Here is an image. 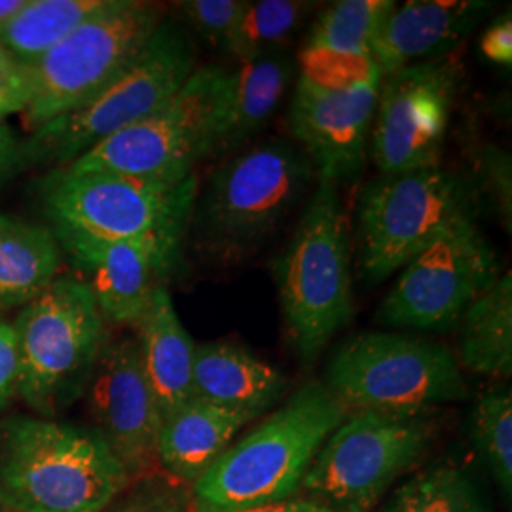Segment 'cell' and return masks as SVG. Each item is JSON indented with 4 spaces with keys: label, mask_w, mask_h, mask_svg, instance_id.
Listing matches in <instances>:
<instances>
[{
    "label": "cell",
    "mask_w": 512,
    "mask_h": 512,
    "mask_svg": "<svg viewBox=\"0 0 512 512\" xmlns=\"http://www.w3.org/2000/svg\"><path fill=\"white\" fill-rule=\"evenodd\" d=\"M471 437L476 454L494 476L507 501L512 495V395L497 389L478 399L471 416Z\"/></svg>",
    "instance_id": "cell-29"
},
{
    "label": "cell",
    "mask_w": 512,
    "mask_h": 512,
    "mask_svg": "<svg viewBox=\"0 0 512 512\" xmlns=\"http://www.w3.org/2000/svg\"><path fill=\"white\" fill-rule=\"evenodd\" d=\"M198 69L196 44L181 21L164 18L145 50L105 92L82 109L65 114L21 143L25 165L63 169L129 128L183 88Z\"/></svg>",
    "instance_id": "cell-5"
},
{
    "label": "cell",
    "mask_w": 512,
    "mask_h": 512,
    "mask_svg": "<svg viewBox=\"0 0 512 512\" xmlns=\"http://www.w3.org/2000/svg\"><path fill=\"white\" fill-rule=\"evenodd\" d=\"M315 6V2L304 0L245 2L224 52L238 61L281 52L283 44L302 29Z\"/></svg>",
    "instance_id": "cell-27"
},
{
    "label": "cell",
    "mask_w": 512,
    "mask_h": 512,
    "mask_svg": "<svg viewBox=\"0 0 512 512\" xmlns=\"http://www.w3.org/2000/svg\"><path fill=\"white\" fill-rule=\"evenodd\" d=\"M459 361L471 372L509 378L512 372V275L501 274L494 285L463 313Z\"/></svg>",
    "instance_id": "cell-24"
},
{
    "label": "cell",
    "mask_w": 512,
    "mask_h": 512,
    "mask_svg": "<svg viewBox=\"0 0 512 512\" xmlns=\"http://www.w3.org/2000/svg\"><path fill=\"white\" fill-rule=\"evenodd\" d=\"M275 281L289 338L304 365L353 317L348 215L338 184L319 177L293 239L275 260Z\"/></svg>",
    "instance_id": "cell-4"
},
{
    "label": "cell",
    "mask_w": 512,
    "mask_h": 512,
    "mask_svg": "<svg viewBox=\"0 0 512 512\" xmlns=\"http://www.w3.org/2000/svg\"><path fill=\"white\" fill-rule=\"evenodd\" d=\"M325 385L349 412L425 414L467 397L450 349L397 332H363L346 340L330 359Z\"/></svg>",
    "instance_id": "cell-9"
},
{
    "label": "cell",
    "mask_w": 512,
    "mask_h": 512,
    "mask_svg": "<svg viewBox=\"0 0 512 512\" xmlns=\"http://www.w3.org/2000/svg\"><path fill=\"white\" fill-rule=\"evenodd\" d=\"M29 101V78L25 67L0 44V122L6 116L23 114Z\"/></svg>",
    "instance_id": "cell-34"
},
{
    "label": "cell",
    "mask_w": 512,
    "mask_h": 512,
    "mask_svg": "<svg viewBox=\"0 0 512 512\" xmlns=\"http://www.w3.org/2000/svg\"><path fill=\"white\" fill-rule=\"evenodd\" d=\"M194 399L258 418L287 391V378L251 351L236 344L196 346Z\"/></svg>",
    "instance_id": "cell-20"
},
{
    "label": "cell",
    "mask_w": 512,
    "mask_h": 512,
    "mask_svg": "<svg viewBox=\"0 0 512 512\" xmlns=\"http://www.w3.org/2000/svg\"><path fill=\"white\" fill-rule=\"evenodd\" d=\"M480 205L492 207L495 215L511 234L512 171L511 156L494 143H484L473 150V179Z\"/></svg>",
    "instance_id": "cell-31"
},
{
    "label": "cell",
    "mask_w": 512,
    "mask_h": 512,
    "mask_svg": "<svg viewBox=\"0 0 512 512\" xmlns=\"http://www.w3.org/2000/svg\"><path fill=\"white\" fill-rule=\"evenodd\" d=\"M378 88L329 93L298 80L289 110V126L308 154L317 177L336 184L357 177L368 152Z\"/></svg>",
    "instance_id": "cell-17"
},
{
    "label": "cell",
    "mask_w": 512,
    "mask_h": 512,
    "mask_svg": "<svg viewBox=\"0 0 512 512\" xmlns=\"http://www.w3.org/2000/svg\"><path fill=\"white\" fill-rule=\"evenodd\" d=\"M198 177L179 183L118 173L52 171L44 209L54 232L93 241L179 239L190 232Z\"/></svg>",
    "instance_id": "cell-10"
},
{
    "label": "cell",
    "mask_w": 512,
    "mask_h": 512,
    "mask_svg": "<svg viewBox=\"0 0 512 512\" xmlns=\"http://www.w3.org/2000/svg\"><path fill=\"white\" fill-rule=\"evenodd\" d=\"M484 0H410L391 8L370 55L382 76L452 54L486 18Z\"/></svg>",
    "instance_id": "cell-18"
},
{
    "label": "cell",
    "mask_w": 512,
    "mask_h": 512,
    "mask_svg": "<svg viewBox=\"0 0 512 512\" xmlns=\"http://www.w3.org/2000/svg\"><path fill=\"white\" fill-rule=\"evenodd\" d=\"M23 2L25 0H0V27L18 12Z\"/></svg>",
    "instance_id": "cell-39"
},
{
    "label": "cell",
    "mask_w": 512,
    "mask_h": 512,
    "mask_svg": "<svg viewBox=\"0 0 512 512\" xmlns=\"http://www.w3.org/2000/svg\"><path fill=\"white\" fill-rule=\"evenodd\" d=\"M135 327L143 368L164 421L194 399L196 344L179 319L167 285L156 289Z\"/></svg>",
    "instance_id": "cell-21"
},
{
    "label": "cell",
    "mask_w": 512,
    "mask_h": 512,
    "mask_svg": "<svg viewBox=\"0 0 512 512\" xmlns=\"http://www.w3.org/2000/svg\"><path fill=\"white\" fill-rule=\"evenodd\" d=\"M384 512H492L478 484L463 469L437 465L410 476Z\"/></svg>",
    "instance_id": "cell-26"
},
{
    "label": "cell",
    "mask_w": 512,
    "mask_h": 512,
    "mask_svg": "<svg viewBox=\"0 0 512 512\" xmlns=\"http://www.w3.org/2000/svg\"><path fill=\"white\" fill-rule=\"evenodd\" d=\"M61 249L54 230L0 217V311L25 308L59 277Z\"/></svg>",
    "instance_id": "cell-23"
},
{
    "label": "cell",
    "mask_w": 512,
    "mask_h": 512,
    "mask_svg": "<svg viewBox=\"0 0 512 512\" xmlns=\"http://www.w3.org/2000/svg\"><path fill=\"white\" fill-rule=\"evenodd\" d=\"M255 418L192 399L162 421L156 456L167 476L194 484Z\"/></svg>",
    "instance_id": "cell-22"
},
{
    "label": "cell",
    "mask_w": 512,
    "mask_h": 512,
    "mask_svg": "<svg viewBox=\"0 0 512 512\" xmlns=\"http://www.w3.org/2000/svg\"><path fill=\"white\" fill-rule=\"evenodd\" d=\"M393 0H338L332 2L311 25L306 46L349 54H370Z\"/></svg>",
    "instance_id": "cell-28"
},
{
    "label": "cell",
    "mask_w": 512,
    "mask_h": 512,
    "mask_svg": "<svg viewBox=\"0 0 512 512\" xmlns=\"http://www.w3.org/2000/svg\"><path fill=\"white\" fill-rule=\"evenodd\" d=\"M25 165L21 143L10 126L0 122V186Z\"/></svg>",
    "instance_id": "cell-37"
},
{
    "label": "cell",
    "mask_w": 512,
    "mask_h": 512,
    "mask_svg": "<svg viewBox=\"0 0 512 512\" xmlns=\"http://www.w3.org/2000/svg\"><path fill=\"white\" fill-rule=\"evenodd\" d=\"M435 431L431 412H349L313 459L300 495L332 512H370L420 463Z\"/></svg>",
    "instance_id": "cell-11"
},
{
    "label": "cell",
    "mask_w": 512,
    "mask_h": 512,
    "mask_svg": "<svg viewBox=\"0 0 512 512\" xmlns=\"http://www.w3.org/2000/svg\"><path fill=\"white\" fill-rule=\"evenodd\" d=\"M348 414L327 385L306 382L192 484V511H247L298 497L313 459Z\"/></svg>",
    "instance_id": "cell-1"
},
{
    "label": "cell",
    "mask_w": 512,
    "mask_h": 512,
    "mask_svg": "<svg viewBox=\"0 0 512 512\" xmlns=\"http://www.w3.org/2000/svg\"><path fill=\"white\" fill-rule=\"evenodd\" d=\"M238 512H332L325 509L323 505L311 501L308 497H293V499H285V501H277V503H270V505H262V507H255V509H247V511Z\"/></svg>",
    "instance_id": "cell-38"
},
{
    "label": "cell",
    "mask_w": 512,
    "mask_h": 512,
    "mask_svg": "<svg viewBox=\"0 0 512 512\" xmlns=\"http://www.w3.org/2000/svg\"><path fill=\"white\" fill-rule=\"evenodd\" d=\"M109 4L110 0H25L0 27V44L27 71Z\"/></svg>",
    "instance_id": "cell-25"
},
{
    "label": "cell",
    "mask_w": 512,
    "mask_h": 512,
    "mask_svg": "<svg viewBox=\"0 0 512 512\" xmlns=\"http://www.w3.org/2000/svg\"><path fill=\"white\" fill-rule=\"evenodd\" d=\"M461 78L454 54L382 76L370 131L382 175L440 165Z\"/></svg>",
    "instance_id": "cell-14"
},
{
    "label": "cell",
    "mask_w": 512,
    "mask_h": 512,
    "mask_svg": "<svg viewBox=\"0 0 512 512\" xmlns=\"http://www.w3.org/2000/svg\"><path fill=\"white\" fill-rule=\"evenodd\" d=\"M103 512H192V497L183 482L152 471L133 478Z\"/></svg>",
    "instance_id": "cell-32"
},
{
    "label": "cell",
    "mask_w": 512,
    "mask_h": 512,
    "mask_svg": "<svg viewBox=\"0 0 512 512\" xmlns=\"http://www.w3.org/2000/svg\"><path fill=\"white\" fill-rule=\"evenodd\" d=\"M224 78V67L198 65L164 107L105 139L61 171H103L167 183L192 177L196 165L213 156Z\"/></svg>",
    "instance_id": "cell-12"
},
{
    "label": "cell",
    "mask_w": 512,
    "mask_h": 512,
    "mask_svg": "<svg viewBox=\"0 0 512 512\" xmlns=\"http://www.w3.org/2000/svg\"><path fill=\"white\" fill-rule=\"evenodd\" d=\"M315 175L308 154L283 139L239 150L198 192L190 219L198 251L219 264L255 253L304 200Z\"/></svg>",
    "instance_id": "cell-3"
},
{
    "label": "cell",
    "mask_w": 512,
    "mask_h": 512,
    "mask_svg": "<svg viewBox=\"0 0 512 512\" xmlns=\"http://www.w3.org/2000/svg\"><path fill=\"white\" fill-rule=\"evenodd\" d=\"M298 69V80L321 92H359L382 82V73L370 54L304 46L298 55Z\"/></svg>",
    "instance_id": "cell-30"
},
{
    "label": "cell",
    "mask_w": 512,
    "mask_h": 512,
    "mask_svg": "<svg viewBox=\"0 0 512 512\" xmlns=\"http://www.w3.org/2000/svg\"><path fill=\"white\" fill-rule=\"evenodd\" d=\"M12 325L18 395L37 416L55 420L88 385L107 344L105 317L82 279L59 275Z\"/></svg>",
    "instance_id": "cell-6"
},
{
    "label": "cell",
    "mask_w": 512,
    "mask_h": 512,
    "mask_svg": "<svg viewBox=\"0 0 512 512\" xmlns=\"http://www.w3.org/2000/svg\"><path fill=\"white\" fill-rule=\"evenodd\" d=\"M74 266L84 275L105 321L137 325L156 289L177 266L183 251L179 239L93 241L54 232Z\"/></svg>",
    "instance_id": "cell-16"
},
{
    "label": "cell",
    "mask_w": 512,
    "mask_h": 512,
    "mask_svg": "<svg viewBox=\"0 0 512 512\" xmlns=\"http://www.w3.org/2000/svg\"><path fill=\"white\" fill-rule=\"evenodd\" d=\"M175 6L205 42L224 50L243 14L245 0H184Z\"/></svg>",
    "instance_id": "cell-33"
},
{
    "label": "cell",
    "mask_w": 512,
    "mask_h": 512,
    "mask_svg": "<svg viewBox=\"0 0 512 512\" xmlns=\"http://www.w3.org/2000/svg\"><path fill=\"white\" fill-rule=\"evenodd\" d=\"M499 277L494 247L476 220H463L404 266L376 319L397 329H454L467 308Z\"/></svg>",
    "instance_id": "cell-13"
},
{
    "label": "cell",
    "mask_w": 512,
    "mask_h": 512,
    "mask_svg": "<svg viewBox=\"0 0 512 512\" xmlns=\"http://www.w3.org/2000/svg\"><path fill=\"white\" fill-rule=\"evenodd\" d=\"M131 482L93 429L16 418L0 435V511L103 512Z\"/></svg>",
    "instance_id": "cell-2"
},
{
    "label": "cell",
    "mask_w": 512,
    "mask_h": 512,
    "mask_svg": "<svg viewBox=\"0 0 512 512\" xmlns=\"http://www.w3.org/2000/svg\"><path fill=\"white\" fill-rule=\"evenodd\" d=\"M0 512H12V511H0Z\"/></svg>",
    "instance_id": "cell-40"
},
{
    "label": "cell",
    "mask_w": 512,
    "mask_h": 512,
    "mask_svg": "<svg viewBox=\"0 0 512 512\" xmlns=\"http://www.w3.org/2000/svg\"><path fill=\"white\" fill-rule=\"evenodd\" d=\"M93 431L126 467L131 480L154 471L162 412L148 384L139 342H107L84 389Z\"/></svg>",
    "instance_id": "cell-15"
},
{
    "label": "cell",
    "mask_w": 512,
    "mask_h": 512,
    "mask_svg": "<svg viewBox=\"0 0 512 512\" xmlns=\"http://www.w3.org/2000/svg\"><path fill=\"white\" fill-rule=\"evenodd\" d=\"M18 348L14 325L0 317V412L18 395Z\"/></svg>",
    "instance_id": "cell-35"
},
{
    "label": "cell",
    "mask_w": 512,
    "mask_h": 512,
    "mask_svg": "<svg viewBox=\"0 0 512 512\" xmlns=\"http://www.w3.org/2000/svg\"><path fill=\"white\" fill-rule=\"evenodd\" d=\"M480 50L486 59L501 67H511L512 63V18L511 12L501 14L492 21L480 38Z\"/></svg>",
    "instance_id": "cell-36"
},
{
    "label": "cell",
    "mask_w": 512,
    "mask_h": 512,
    "mask_svg": "<svg viewBox=\"0 0 512 512\" xmlns=\"http://www.w3.org/2000/svg\"><path fill=\"white\" fill-rule=\"evenodd\" d=\"M164 18L156 2L110 0L27 69L23 126L33 133L92 103L145 50Z\"/></svg>",
    "instance_id": "cell-8"
},
{
    "label": "cell",
    "mask_w": 512,
    "mask_h": 512,
    "mask_svg": "<svg viewBox=\"0 0 512 512\" xmlns=\"http://www.w3.org/2000/svg\"><path fill=\"white\" fill-rule=\"evenodd\" d=\"M294 63L283 52L256 55L226 69L213 156L236 154L266 128L293 80Z\"/></svg>",
    "instance_id": "cell-19"
},
{
    "label": "cell",
    "mask_w": 512,
    "mask_h": 512,
    "mask_svg": "<svg viewBox=\"0 0 512 512\" xmlns=\"http://www.w3.org/2000/svg\"><path fill=\"white\" fill-rule=\"evenodd\" d=\"M480 207L473 183L442 165L370 181L359 198L361 279L380 285Z\"/></svg>",
    "instance_id": "cell-7"
}]
</instances>
